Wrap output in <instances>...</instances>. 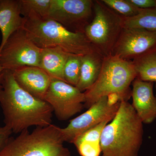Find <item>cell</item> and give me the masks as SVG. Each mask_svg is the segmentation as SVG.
<instances>
[{
	"label": "cell",
	"mask_w": 156,
	"mask_h": 156,
	"mask_svg": "<svg viewBox=\"0 0 156 156\" xmlns=\"http://www.w3.org/2000/svg\"><path fill=\"white\" fill-rule=\"evenodd\" d=\"M0 105L4 126L20 134L32 126L51 125L53 111L44 100L34 97L18 85L12 72L6 70L0 88Z\"/></svg>",
	"instance_id": "6da1fadb"
},
{
	"label": "cell",
	"mask_w": 156,
	"mask_h": 156,
	"mask_svg": "<svg viewBox=\"0 0 156 156\" xmlns=\"http://www.w3.org/2000/svg\"><path fill=\"white\" fill-rule=\"evenodd\" d=\"M143 125L132 105L121 101L114 118L102 131L100 156H138L143 140Z\"/></svg>",
	"instance_id": "7a4b0ae2"
},
{
	"label": "cell",
	"mask_w": 156,
	"mask_h": 156,
	"mask_svg": "<svg viewBox=\"0 0 156 156\" xmlns=\"http://www.w3.org/2000/svg\"><path fill=\"white\" fill-rule=\"evenodd\" d=\"M24 18L22 28L41 49L59 48L69 54L80 56L98 52L83 32L70 30L50 18Z\"/></svg>",
	"instance_id": "3957f363"
},
{
	"label": "cell",
	"mask_w": 156,
	"mask_h": 156,
	"mask_svg": "<svg viewBox=\"0 0 156 156\" xmlns=\"http://www.w3.org/2000/svg\"><path fill=\"white\" fill-rule=\"evenodd\" d=\"M137 77L132 61L110 55L105 56L100 74L95 83L84 92V106L89 108L100 98L111 95L120 101L131 97L130 86Z\"/></svg>",
	"instance_id": "277c9868"
},
{
	"label": "cell",
	"mask_w": 156,
	"mask_h": 156,
	"mask_svg": "<svg viewBox=\"0 0 156 156\" xmlns=\"http://www.w3.org/2000/svg\"><path fill=\"white\" fill-rule=\"evenodd\" d=\"M60 130L51 124L36 127L31 132L23 131L16 137H11L0 151V156H70Z\"/></svg>",
	"instance_id": "5b68a950"
},
{
	"label": "cell",
	"mask_w": 156,
	"mask_h": 156,
	"mask_svg": "<svg viewBox=\"0 0 156 156\" xmlns=\"http://www.w3.org/2000/svg\"><path fill=\"white\" fill-rule=\"evenodd\" d=\"M94 16L85 27L84 34L96 50L104 56L111 55L123 28V17L101 1L93 4Z\"/></svg>",
	"instance_id": "8992f818"
},
{
	"label": "cell",
	"mask_w": 156,
	"mask_h": 156,
	"mask_svg": "<svg viewBox=\"0 0 156 156\" xmlns=\"http://www.w3.org/2000/svg\"><path fill=\"white\" fill-rule=\"evenodd\" d=\"M121 101L116 96H105L91 105L87 111L71 120L61 128L64 142L72 143L78 136L104 121H111L116 114Z\"/></svg>",
	"instance_id": "52a82bcc"
},
{
	"label": "cell",
	"mask_w": 156,
	"mask_h": 156,
	"mask_svg": "<svg viewBox=\"0 0 156 156\" xmlns=\"http://www.w3.org/2000/svg\"><path fill=\"white\" fill-rule=\"evenodd\" d=\"M41 50L22 28L14 32L3 47L0 52V65L11 71L25 66L40 68Z\"/></svg>",
	"instance_id": "ba28073f"
},
{
	"label": "cell",
	"mask_w": 156,
	"mask_h": 156,
	"mask_svg": "<svg viewBox=\"0 0 156 156\" xmlns=\"http://www.w3.org/2000/svg\"><path fill=\"white\" fill-rule=\"evenodd\" d=\"M44 100L59 121H67L80 112L84 107V92L61 80L53 79Z\"/></svg>",
	"instance_id": "9c48e42d"
},
{
	"label": "cell",
	"mask_w": 156,
	"mask_h": 156,
	"mask_svg": "<svg viewBox=\"0 0 156 156\" xmlns=\"http://www.w3.org/2000/svg\"><path fill=\"white\" fill-rule=\"evenodd\" d=\"M156 48V32L123 27L111 55L129 60Z\"/></svg>",
	"instance_id": "30bf717a"
},
{
	"label": "cell",
	"mask_w": 156,
	"mask_h": 156,
	"mask_svg": "<svg viewBox=\"0 0 156 156\" xmlns=\"http://www.w3.org/2000/svg\"><path fill=\"white\" fill-rule=\"evenodd\" d=\"M93 4L91 0H51L47 18L66 28L83 24L92 15Z\"/></svg>",
	"instance_id": "8fae6325"
},
{
	"label": "cell",
	"mask_w": 156,
	"mask_h": 156,
	"mask_svg": "<svg viewBox=\"0 0 156 156\" xmlns=\"http://www.w3.org/2000/svg\"><path fill=\"white\" fill-rule=\"evenodd\" d=\"M154 83L136 78L132 83V105L143 124H150L156 120V97Z\"/></svg>",
	"instance_id": "7c38bea8"
},
{
	"label": "cell",
	"mask_w": 156,
	"mask_h": 156,
	"mask_svg": "<svg viewBox=\"0 0 156 156\" xmlns=\"http://www.w3.org/2000/svg\"><path fill=\"white\" fill-rule=\"evenodd\" d=\"M18 85L34 97L44 100L52 78L38 67L25 66L11 71Z\"/></svg>",
	"instance_id": "4fadbf2b"
},
{
	"label": "cell",
	"mask_w": 156,
	"mask_h": 156,
	"mask_svg": "<svg viewBox=\"0 0 156 156\" xmlns=\"http://www.w3.org/2000/svg\"><path fill=\"white\" fill-rule=\"evenodd\" d=\"M21 15L19 1L0 0V52L10 37L22 28L24 18Z\"/></svg>",
	"instance_id": "5bb4252c"
},
{
	"label": "cell",
	"mask_w": 156,
	"mask_h": 156,
	"mask_svg": "<svg viewBox=\"0 0 156 156\" xmlns=\"http://www.w3.org/2000/svg\"><path fill=\"white\" fill-rule=\"evenodd\" d=\"M70 54L59 48L42 49L40 68L53 79L65 81L64 67Z\"/></svg>",
	"instance_id": "9a60e30c"
},
{
	"label": "cell",
	"mask_w": 156,
	"mask_h": 156,
	"mask_svg": "<svg viewBox=\"0 0 156 156\" xmlns=\"http://www.w3.org/2000/svg\"><path fill=\"white\" fill-rule=\"evenodd\" d=\"M104 56L99 52H93L83 56L80 76L76 87L85 92L92 87L100 74Z\"/></svg>",
	"instance_id": "2e32d148"
},
{
	"label": "cell",
	"mask_w": 156,
	"mask_h": 156,
	"mask_svg": "<svg viewBox=\"0 0 156 156\" xmlns=\"http://www.w3.org/2000/svg\"><path fill=\"white\" fill-rule=\"evenodd\" d=\"M111 121H104L77 137L73 144L81 156H100L101 137L107 124Z\"/></svg>",
	"instance_id": "e0dca14e"
},
{
	"label": "cell",
	"mask_w": 156,
	"mask_h": 156,
	"mask_svg": "<svg viewBox=\"0 0 156 156\" xmlns=\"http://www.w3.org/2000/svg\"><path fill=\"white\" fill-rule=\"evenodd\" d=\"M137 78L142 81L156 83V48L132 61Z\"/></svg>",
	"instance_id": "ac0fdd59"
},
{
	"label": "cell",
	"mask_w": 156,
	"mask_h": 156,
	"mask_svg": "<svg viewBox=\"0 0 156 156\" xmlns=\"http://www.w3.org/2000/svg\"><path fill=\"white\" fill-rule=\"evenodd\" d=\"M123 27L140 28L156 32V7L141 9L133 17H123Z\"/></svg>",
	"instance_id": "d6986e66"
},
{
	"label": "cell",
	"mask_w": 156,
	"mask_h": 156,
	"mask_svg": "<svg viewBox=\"0 0 156 156\" xmlns=\"http://www.w3.org/2000/svg\"><path fill=\"white\" fill-rule=\"evenodd\" d=\"M19 2L24 18L48 17L51 0H19Z\"/></svg>",
	"instance_id": "ffe728a7"
},
{
	"label": "cell",
	"mask_w": 156,
	"mask_h": 156,
	"mask_svg": "<svg viewBox=\"0 0 156 156\" xmlns=\"http://www.w3.org/2000/svg\"><path fill=\"white\" fill-rule=\"evenodd\" d=\"M83 56L70 54L64 67L65 81L75 87L80 80Z\"/></svg>",
	"instance_id": "44dd1931"
},
{
	"label": "cell",
	"mask_w": 156,
	"mask_h": 156,
	"mask_svg": "<svg viewBox=\"0 0 156 156\" xmlns=\"http://www.w3.org/2000/svg\"><path fill=\"white\" fill-rule=\"evenodd\" d=\"M109 9L116 12L120 16L128 18L136 16L140 11L129 0H102L101 1Z\"/></svg>",
	"instance_id": "7402d4cb"
},
{
	"label": "cell",
	"mask_w": 156,
	"mask_h": 156,
	"mask_svg": "<svg viewBox=\"0 0 156 156\" xmlns=\"http://www.w3.org/2000/svg\"><path fill=\"white\" fill-rule=\"evenodd\" d=\"M12 133V131L6 126H0V151L9 142Z\"/></svg>",
	"instance_id": "603a6c76"
},
{
	"label": "cell",
	"mask_w": 156,
	"mask_h": 156,
	"mask_svg": "<svg viewBox=\"0 0 156 156\" xmlns=\"http://www.w3.org/2000/svg\"><path fill=\"white\" fill-rule=\"evenodd\" d=\"M136 8L146 9L156 8V0H129Z\"/></svg>",
	"instance_id": "cb8c5ba5"
},
{
	"label": "cell",
	"mask_w": 156,
	"mask_h": 156,
	"mask_svg": "<svg viewBox=\"0 0 156 156\" xmlns=\"http://www.w3.org/2000/svg\"><path fill=\"white\" fill-rule=\"evenodd\" d=\"M6 69L0 65V88L2 87V83L4 78V74Z\"/></svg>",
	"instance_id": "d4e9b609"
},
{
	"label": "cell",
	"mask_w": 156,
	"mask_h": 156,
	"mask_svg": "<svg viewBox=\"0 0 156 156\" xmlns=\"http://www.w3.org/2000/svg\"><path fill=\"white\" fill-rule=\"evenodd\" d=\"M155 87H156V83Z\"/></svg>",
	"instance_id": "484cf974"
}]
</instances>
